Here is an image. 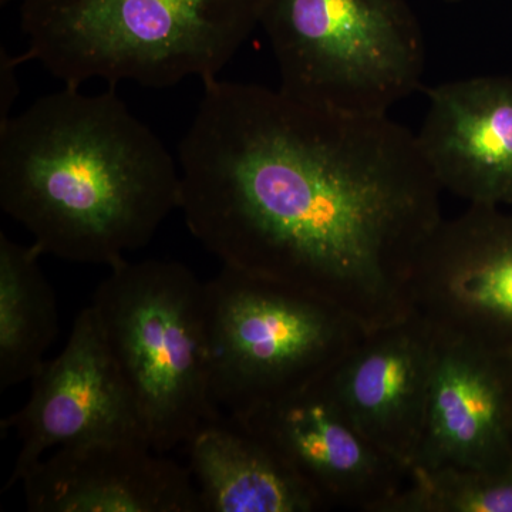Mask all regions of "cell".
I'll use <instances>...</instances> for the list:
<instances>
[{
	"mask_svg": "<svg viewBox=\"0 0 512 512\" xmlns=\"http://www.w3.org/2000/svg\"><path fill=\"white\" fill-rule=\"evenodd\" d=\"M178 167L185 224L222 265L322 299L366 332L413 312L443 190L389 114L210 80Z\"/></svg>",
	"mask_w": 512,
	"mask_h": 512,
	"instance_id": "obj_1",
	"label": "cell"
},
{
	"mask_svg": "<svg viewBox=\"0 0 512 512\" xmlns=\"http://www.w3.org/2000/svg\"><path fill=\"white\" fill-rule=\"evenodd\" d=\"M0 207L43 255L113 266L180 210V167L116 86H64L0 121Z\"/></svg>",
	"mask_w": 512,
	"mask_h": 512,
	"instance_id": "obj_2",
	"label": "cell"
},
{
	"mask_svg": "<svg viewBox=\"0 0 512 512\" xmlns=\"http://www.w3.org/2000/svg\"><path fill=\"white\" fill-rule=\"evenodd\" d=\"M262 8L264 0H22V60L64 86L207 83L259 26Z\"/></svg>",
	"mask_w": 512,
	"mask_h": 512,
	"instance_id": "obj_3",
	"label": "cell"
},
{
	"mask_svg": "<svg viewBox=\"0 0 512 512\" xmlns=\"http://www.w3.org/2000/svg\"><path fill=\"white\" fill-rule=\"evenodd\" d=\"M110 268L90 305L144 436L165 454L222 416L212 393L205 284L180 262L124 259Z\"/></svg>",
	"mask_w": 512,
	"mask_h": 512,
	"instance_id": "obj_4",
	"label": "cell"
},
{
	"mask_svg": "<svg viewBox=\"0 0 512 512\" xmlns=\"http://www.w3.org/2000/svg\"><path fill=\"white\" fill-rule=\"evenodd\" d=\"M279 89L325 109L386 116L419 89L426 46L406 0H264Z\"/></svg>",
	"mask_w": 512,
	"mask_h": 512,
	"instance_id": "obj_5",
	"label": "cell"
},
{
	"mask_svg": "<svg viewBox=\"0 0 512 512\" xmlns=\"http://www.w3.org/2000/svg\"><path fill=\"white\" fill-rule=\"evenodd\" d=\"M205 306L212 393L227 416L323 382L369 333L322 299L224 265Z\"/></svg>",
	"mask_w": 512,
	"mask_h": 512,
	"instance_id": "obj_6",
	"label": "cell"
},
{
	"mask_svg": "<svg viewBox=\"0 0 512 512\" xmlns=\"http://www.w3.org/2000/svg\"><path fill=\"white\" fill-rule=\"evenodd\" d=\"M413 311L443 338L512 356V210L468 205L421 252Z\"/></svg>",
	"mask_w": 512,
	"mask_h": 512,
	"instance_id": "obj_7",
	"label": "cell"
},
{
	"mask_svg": "<svg viewBox=\"0 0 512 512\" xmlns=\"http://www.w3.org/2000/svg\"><path fill=\"white\" fill-rule=\"evenodd\" d=\"M9 430L18 434L20 450L6 490L46 451L101 440H147L92 305L77 315L62 353L33 377L28 403L2 421V431Z\"/></svg>",
	"mask_w": 512,
	"mask_h": 512,
	"instance_id": "obj_8",
	"label": "cell"
},
{
	"mask_svg": "<svg viewBox=\"0 0 512 512\" xmlns=\"http://www.w3.org/2000/svg\"><path fill=\"white\" fill-rule=\"evenodd\" d=\"M228 417L284 461L326 510L380 512L410 476L357 429L325 380Z\"/></svg>",
	"mask_w": 512,
	"mask_h": 512,
	"instance_id": "obj_9",
	"label": "cell"
},
{
	"mask_svg": "<svg viewBox=\"0 0 512 512\" xmlns=\"http://www.w3.org/2000/svg\"><path fill=\"white\" fill-rule=\"evenodd\" d=\"M437 335L419 313L366 333L325 379L357 429L412 471L423 436Z\"/></svg>",
	"mask_w": 512,
	"mask_h": 512,
	"instance_id": "obj_10",
	"label": "cell"
},
{
	"mask_svg": "<svg viewBox=\"0 0 512 512\" xmlns=\"http://www.w3.org/2000/svg\"><path fill=\"white\" fill-rule=\"evenodd\" d=\"M20 483L30 512H202L190 468L144 439L56 448Z\"/></svg>",
	"mask_w": 512,
	"mask_h": 512,
	"instance_id": "obj_11",
	"label": "cell"
},
{
	"mask_svg": "<svg viewBox=\"0 0 512 512\" xmlns=\"http://www.w3.org/2000/svg\"><path fill=\"white\" fill-rule=\"evenodd\" d=\"M510 463L512 356L437 335L426 420L413 468Z\"/></svg>",
	"mask_w": 512,
	"mask_h": 512,
	"instance_id": "obj_12",
	"label": "cell"
},
{
	"mask_svg": "<svg viewBox=\"0 0 512 512\" xmlns=\"http://www.w3.org/2000/svg\"><path fill=\"white\" fill-rule=\"evenodd\" d=\"M417 144L441 190L468 205L512 207V76L427 90Z\"/></svg>",
	"mask_w": 512,
	"mask_h": 512,
	"instance_id": "obj_13",
	"label": "cell"
},
{
	"mask_svg": "<svg viewBox=\"0 0 512 512\" xmlns=\"http://www.w3.org/2000/svg\"><path fill=\"white\" fill-rule=\"evenodd\" d=\"M184 447L202 512L326 510L284 461L225 414L202 424Z\"/></svg>",
	"mask_w": 512,
	"mask_h": 512,
	"instance_id": "obj_14",
	"label": "cell"
},
{
	"mask_svg": "<svg viewBox=\"0 0 512 512\" xmlns=\"http://www.w3.org/2000/svg\"><path fill=\"white\" fill-rule=\"evenodd\" d=\"M35 244L0 232V390L33 377L59 333L55 292L39 265Z\"/></svg>",
	"mask_w": 512,
	"mask_h": 512,
	"instance_id": "obj_15",
	"label": "cell"
},
{
	"mask_svg": "<svg viewBox=\"0 0 512 512\" xmlns=\"http://www.w3.org/2000/svg\"><path fill=\"white\" fill-rule=\"evenodd\" d=\"M380 512H512V463L413 468Z\"/></svg>",
	"mask_w": 512,
	"mask_h": 512,
	"instance_id": "obj_16",
	"label": "cell"
},
{
	"mask_svg": "<svg viewBox=\"0 0 512 512\" xmlns=\"http://www.w3.org/2000/svg\"><path fill=\"white\" fill-rule=\"evenodd\" d=\"M22 59L12 57L5 49L0 50V121L8 120L13 103L19 97L16 69Z\"/></svg>",
	"mask_w": 512,
	"mask_h": 512,
	"instance_id": "obj_17",
	"label": "cell"
},
{
	"mask_svg": "<svg viewBox=\"0 0 512 512\" xmlns=\"http://www.w3.org/2000/svg\"><path fill=\"white\" fill-rule=\"evenodd\" d=\"M446 2L457 3V2H461V0H446Z\"/></svg>",
	"mask_w": 512,
	"mask_h": 512,
	"instance_id": "obj_18",
	"label": "cell"
},
{
	"mask_svg": "<svg viewBox=\"0 0 512 512\" xmlns=\"http://www.w3.org/2000/svg\"><path fill=\"white\" fill-rule=\"evenodd\" d=\"M0 2H2V3H8V2H10V0H0Z\"/></svg>",
	"mask_w": 512,
	"mask_h": 512,
	"instance_id": "obj_19",
	"label": "cell"
}]
</instances>
